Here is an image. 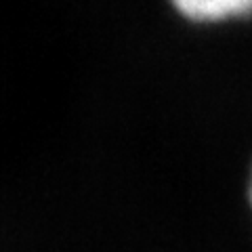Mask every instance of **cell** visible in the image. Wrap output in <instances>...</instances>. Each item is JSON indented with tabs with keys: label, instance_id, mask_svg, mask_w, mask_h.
Listing matches in <instances>:
<instances>
[{
	"label": "cell",
	"instance_id": "1",
	"mask_svg": "<svg viewBox=\"0 0 252 252\" xmlns=\"http://www.w3.org/2000/svg\"><path fill=\"white\" fill-rule=\"evenodd\" d=\"M175 9L193 21H220L252 13V0H170Z\"/></svg>",
	"mask_w": 252,
	"mask_h": 252
},
{
	"label": "cell",
	"instance_id": "2",
	"mask_svg": "<svg viewBox=\"0 0 252 252\" xmlns=\"http://www.w3.org/2000/svg\"><path fill=\"white\" fill-rule=\"evenodd\" d=\"M250 204H252V177H250Z\"/></svg>",
	"mask_w": 252,
	"mask_h": 252
}]
</instances>
